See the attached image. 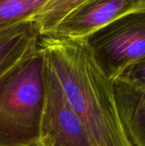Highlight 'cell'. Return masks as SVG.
<instances>
[{"label":"cell","instance_id":"cell-10","mask_svg":"<svg viewBox=\"0 0 145 146\" xmlns=\"http://www.w3.org/2000/svg\"><path fill=\"white\" fill-rule=\"evenodd\" d=\"M115 80L136 88H145V58L126 68Z\"/></svg>","mask_w":145,"mask_h":146},{"label":"cell","instance_id":"cell-3","mask_svg":"<svg viewBox=\"0 0 145 146\" xmlns=\"http://www.w3.org/2000/svg\"><path fill=\"white\" fill-rule=\"evenodd\" d=\"M97 64L114 81L129 66L145 58V0L85 38Z\"/></svg>","mask_w":145,"mask_h":146},{"label":"cell","instance_id":"cell-2","mask_svg":"<svg viewBox=\"0 0 145 146\" xmlns=\"http://www.w3.org/2000/svg\"><path fill=\"white\" fill-rule=\"evenodd\" d=\"M46 57L37 46L0 74V146L39 143Z\"/></svg>","mask_w":145,"mask_h":146},{"label":"cell","instance_id":"cell-5","mask_svg":"<svg viewBox=\"0 0 145 146\" xmlns=\"http://www.w3.org/2000/svg\"><path fill=\"white\" fill-rule=\"evenodd\" d=\"M136 0H84L57 27V38L85 39L128 10Z\"/></svg>","mask_w":145,"mask_h":146},{"label":"cell","instance_id":"cell-9","mask_svg":"<svg viewBox=\"0 0 145 146\" xmlns=\"http://www.w3.org/2000/svg\"><path fill=\"white\" fill-rule=\"evenodd\" d=\"M46 0H0V33L26 22L34 16Z\"/></svg>","mask_w":145,"mask_h":146},{"label":"cell","instance_id":"cell-4","mask_svg":"<svg viewBox=\"0 0 145 146\" xmlns=\"http://www.w3.org/2000/svg\"><path fill=\"white\" fill-rule=\"evenodd\" d=\"M39 144L42 146H95L86 128L69 104L47 59Z\"/></svg>","mask_w":145,"mask_h":146},{"label":"cell","instance_id":"cell-8","mask_svg":"<svg viewBox=\"0 0 145 146\" xmlns=\"http://www.w3.org/2000/svg\"><path fill=\"white\" fill-rule=\"evenodd\" d=\"M84 0H46L32 20L39 37L53 34L62 21Z\"/></svg>","mask_w":145,"mask_h":146},{"label":"cell","instance_id":"cell-7","mask_svg":"<svg viewBox=\"0 0 145 146\" xmlns=\"http://www.w3.org/2000/svg\"><path fill=\"white\" fill-rule=\"evenodd\" d=\"M39 35L32 22H26L0 33V74L33 50Z\"/></svg>","mask_w":145,"mask_h":146},{"label":"cell","instance_id":"cell-1","mask_svg":"<svg viewBox=\"0 0 145 146\" xmlns=\"http://www.w3.org/2000/svg\"><path fill=\"white\" fill-rule=\"evenodd\" d=\"M38 45L95 146H131L117 111L113 81L100 69L85 39L44 36Z\"/></svg>","mask_w":145,"mask_h":146},{"label":"cell","instance_id":"cell-6","mask_svg":"<svg viewBox=\"0 0 145 146\" xmlns=\"http://www.w3.org/2000/svg\"><path fill=\"white\" fill-rule=\"evenodd\" d=\"M119 117L131 146H145V88L113 81Z\"/></svg>","mask_w":145,"mask_h":146}]
</instances>
